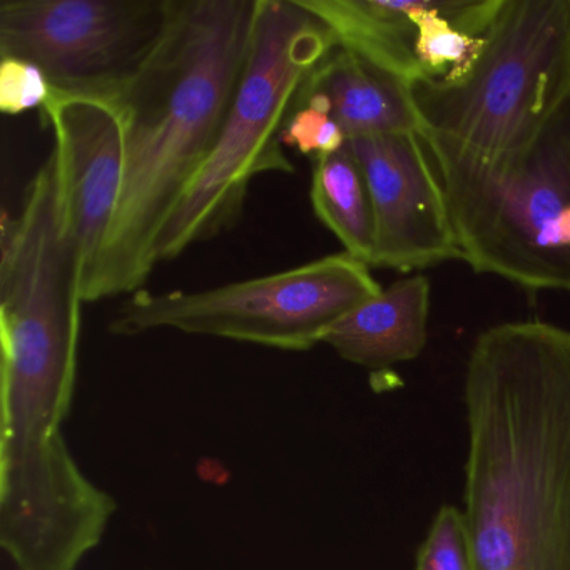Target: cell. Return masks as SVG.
Returning a JSON list of instances; mask_svg holds the SVG:
<instances>
[{
  "label": "cell",
  "instance_id": "obj_16",
  "mask_svg": "<svg viewBox=\"0 0 570 570\" xmlns=\"http://www.w3.org/2000/svg\"><path fill=\"white\" fill-rule=\"evenodd\" d=\"M52 88L48 76L35 62L19 58H2L0 62V111L18 116L45 108Z\"/></svg>",
  "mask_w": 570,
  "mask_h": 570
},
{
  "label": "cell",
  "instance_id": "obj_14",
  "mask_svg": "<svg viewBox=\"0 0 570 570\" xmlns=\"http://www.w3.org/2000/svg\"><path fill=\"white\" fill-rule=\"evenodd\" d=\"M415 570H476L463 512L443 505L416 553Z\"/></svg>",
  "mask_w": 570,
  "mask_h": 570
},
{
  "label": "cell",
  "instance_id": "obj_11",
  "mask_svg": "<svg viewBox=\"0 0 570 570\" xmlns=\"http://www.w3.org/2000/svg\"><path fill=\"white\" fill-rule=\"evenodd\" d=\"M430 295L426 276L400 279L346 313L326 332L323 343L363 368L412 362L426 345Z\"/></svg>",
  "mask_w": 570,
  "mask_h": 570
},
{
  "label": "cell",
  "instance_id": "obj_5",
  "mask_svg": "<svg viewBox=\"0 0 570 570\" xmlns=\"http://www.w3.org/2000/svg\"><path fill=\"white\" fill-rule=\"evenodd\" d=\"M432 163L462 262L530 292L570 295V98L497 165Z\"/></svg>",
  "mask_w": 570,
  "mask_h": 570
},
{
  "label": "cell",
  "instance_id": "obj_1",
  "mask_svg": "<svg viewBox=\"0 0 570 570\" xmlns=\"http://www.w3.org/2000/svg\"><path fill=\"white\" fill-rule=\"evenodd\" d=\"M466 533L476 570H570V332L490 326L466 360Z\"/></svg>",
  "mask_w": 570,
  "mask_h": 570
},
{
  "label": "cell",
  "instance_id": "obj_2",
  "mask_svg": "<svg viewBox=\"0 0 570 570\" xmlns=\"http://www.w3.org/2000/svg\"><path fill=\"white\" fill-rule=\"evenodd\" d=\"M258 0H176L165 38L112 102L125 129L118 208L85 302L135 295L163 226L215 148L248 59Z\"/></svg>",
  "mask_w": 570,
  "mask_h": 570
},
{
  "label": "cell",
  "instance_id": "obj_12",
  "mask_svg": "<svg viewBox=\"0 0 570 570\" xmlns=\"http://www.w3.org/2000/svg\"><path fill=\"white\" fill-rule=\"evenodd\" d=\"M335 38L336 48L415 88L425 79L415 58L419 0H299Z\"/></svg>",
  "mask_w": 570,
  "mask_h": 570
},
{
  "label": "cell",
  "instance_id": "obj_4",
  "mask_svg": "<svg viewBox=\"0 0 570 570\" xmlns=\"http://www.w3.org/2000/svg\"><path fill=\"white\" fill-rule=\"evenodd\" d=\"M335 46L299 0H258L235 98L212 155L159 233L156 265L232 228L256 176L295 173L279 136L306 78Z\"/></svg>",
  "mask_w": 570,
  "mask_h": 570
},
{
  "label": "cell",
  "instance_id": "obj_15",
  "mask_svg": "<svg viewBox=\"0 0 570 570\" xmlns=\"http://www.w3.org/2000/svg\"><path fill=\"white\" fill-rule=\"evenodd\" d=\"M279 142L283 148L298 149L302 155H332L346 146V138L338 122L322 106L306 102L296 106L286 119Z\"/></svg>",
  "mask_w": 570,
  "mask_h": 570
},
{
  "label": "cell",
  "instance_id": "obj_3",
  "mask_svg": "<svg viewBox=\"0 0 570 570\" xmlns=\"http://www.w3.org/2000/svg\"><path fill=\"white\" fill-rule=\"evenodd\" d=\"M472 68L413 88L432 158L497 165L570 98V0H502Z\"/></svg>",
  "mask_w": 570,
  "mask_h": 570
},
{
  "label": "cell",
  "instance_id": "obj_9",
  "mask_svg": "<svg viewBox=\"0 0 570 570\" xmlns=\"http://www.w3.org/2000/svg\"><path fill=\"white\" fill-rule=\"evenodd\" d=\"M42 115L55 135L62 226L81 256L85 293L121 195L125 129L116 106L99 99L52 91Z\"/></svg>",
  "mask_w": 570,
  "mask_h": 570
},
{
  "label": "cell",
  "instance_id": "obj_7",
  "mask_svg": "<svg viewBox=\"0 0 570 570\" xmlns=\"http://www.w3.org/2000/svg\"><path fill=\"white\" fill-rule=\"evenodd\" d=\"M176 0H2L0 55L35 62L52 91L116 102L165 38Z\"/></svg>",
  "mask_w": 570,
  "mask_h": 570
},
{
  "label": "cell",
  "instance_id": "obj_8",
  "mask_svg": "<svg viewBox=\"0 0 570 570\" xmlns=\"http://www.w3.org/2000/svg\"><path fill=\"white\" fill-rule=\"evenodd\" d=\"M375 218L370 268L409 273L462 259L442 183L416 135L350 139Z\"/></svg>",
  "mask_w": 570,
  "mask_h": 570
},
{
  "label": "cell",
  "instance_id": "obj_6",
  "mask_svg": "<svg viewBox=\"0 0 570 570\" xmlns=\"http://www.w3.org/2000/svg\"><path fill=\"white\" fill-rule=\"evenodd\" d=\"M362 259L336 253L288 272L203 292H136L109 323L115 335L155 330L306 352L346 313L382 292Z\"/></svg>",
  "mask_w": 570,
  "mask_h": 570
},
{
  "label": "cell",
  "instance_id": "obj_10",
  "mask_svg": "<svg viewBox=\"0 0 570 570\" xmlns=\"http://www.w3.org/2000/svg\"><path fill=\"white\" fill-rule=\"evenodd\" d=\"M306 102L325 108L348 141L392 135L422 138L412 86L336 46L306 78L295 108Z\"/></svg>",
  "mask_w": 570,
  "mask_h": 570
},
{
  "label": "cell",
  "instance_id": "obj_13",
  "mask_svg": "<svg viewBox=\"0 0 570 570\" xmlns=\"http://www.w3.org/2000/svg\"><path fill=\"white\" fill-rule=\"evenodd\" d=\"M309 196L320 222L345 252L370 266L375 248L372 198L348 142L332 155L316 158Z\"/></svg>",
  "mask_w": 570,
  "mask_h": 570
}]
</instances>
